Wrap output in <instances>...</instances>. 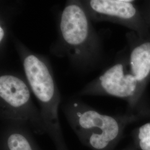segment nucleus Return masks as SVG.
Listing matches in <instances>:
<instances>
[{"label":"nucleus","mask_w":150,"mask_h":150,"mask_svg":"<svg viewBox=\"0 0 150 150\" xmlns=\"http://www.w3.org/2000/svg\"><path fill=\"white\" fill-rule=\"evenodd\" d=\"M13 41L25 79L39 104L46 134L52 139L56 150H69L59 117L61 96L48 59L30 50L16 38Z\"/></svg>","instance_id":"nucleus-1"},{"label":"nucleus","mask_w":150,"mask_h":150,"mask_svg":"<svg viewBox=\"0 0 150 150\" xmlns=\"http://www.w3.org/2000/svg\"><path fill=\"white\" fill-rule=\"evenodd\" d=\"M54 52L67 56L74 66L87 71L98 53V38L80 1H67L59 17V38Z\"/></svg>","instance_id":"nucleus-2"},{"label":"nucleus","mask_w":150,"mask_h":150,"mask_svg":"<svg viewBox=\"0 0 150 150\" xmlns=\"http://www.w3.org/2000/svg\"><path fill=\"white\" fill-rule=\"evenodd\" d=\"M61 108L81 144L91 150H106L118 137L120 126L116 118L74 98L64 102Z\"/></svg>","instance_id":"nucleus-3"},{"label":"nucleus","mask_w":150,"mask_h":150,"mask_svg":"<svg viewBox=\"0 0 150 150\" xmlns=\"http://www.w3.org/2000/svg\"><path fill=\"white\" fill-rule=\"evenodd\" d=\"M27 80L21 76L5 73L0 76V117L2 122L27 127L34 134H46L40 108L32 100Z\"/></svg>","instance_id":"nucleus-4"},{"label":"nucleus","mask_w":150,"mask_h":150,"mask_svg":"<svg viewBox=\"0 0 150 150\" xmlns=\"http://www.w3.org/2000/svg\"><path fill=\"white\" fill-rule=\"evenodd\" d=\"M137 82L132 74L126 72L122 64L117 63L108 69L97 80L87 84L79 95L88 96L103 92L112 96L126 98L134 95Z\"/></svg>","instance_id":"nucleus-5"},{"label":"nucleus","mask_w":150,"mask_h":150,"mask_svg":"<svg viewBox=\"0 0 150 150\" xmlns=\"http://www.w3.org/2000/svg\"><path fill=\"white\" fill-rule=\"evenodd\" d=\"M82 6L91 20L111 18L127 21L134 17L136 10L132 1L83 0Z\"/></svg>","instance_id":"nucleus-6"},{"label":"nucleus","mask_w":150,"mask_h":150,"mask_svg":"<svg viewBox=\"0 0 150 150\" xmlns=\"http://www.w3.org/2000/svg\"><path fill=\"white\" fill-rule=\"evenodd\" d=\"M0 150H42L27 127L15 122H2Z\"/></svg>","instance_id":"nucleus-7"},{"label":"nucleus","mask_w":150,"mask_h":150,"mask_svg":"<svg viewBox=\"0 0 150 150\" xmlns=\"http://www.w3.org/2000/svg\"><path fill=\"white\" fill-rule=\"evenodd\" d=\"M131 74L137 81L143 80L150 72V42L134 48L130 56Z\"/></svg>","instance_id":"nucleus-8"},{"label":"nucleus","mask_w":150,"mask_h":150,"mask_svg":"<svg viewBox=\"0 0 150 150\" xmlns=\"http://www.w3.org/2000/svg\"><path fill=\"white\" fill-rule=\"evenodd\" d=\"M139 146L142 150H150V123L145 124L139 128Z\"/></svg>","instance_id":"nucleus-9"}]
</instances>
